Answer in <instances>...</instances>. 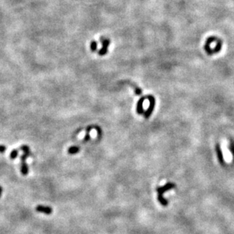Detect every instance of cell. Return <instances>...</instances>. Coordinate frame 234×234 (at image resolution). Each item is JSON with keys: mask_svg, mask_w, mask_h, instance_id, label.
I'll list each match as a JSON object with an SVG mask.
<instances>
[{"mask_svg": "<svg viewBox=\"0 0 234 234\" xmlns=\"http://www.w3.org/2000/svg\"><path fill=\"white\" fill-rule=\"evenodd\" d=\"M36 211L40 213H44L46 214H50L52 212V209L50 207L44 206V205H38L36 207Z\"/></svg>", "mask_w": 234, "mask_h": 234, "instance_id": "obj_4", "label": "cell"}, {"mask_svg": "<svg viewBox=\"0 0 234 234\" xmlns=\"http://www.w3.org/2000/svg\"><path fill=\"white\" fill-rule=\"evenodd\" d=\"M216 150H217V155H218L219 159H220V161H221V163H222L224 158H223L222 151H221V150H220V146H219V144H217V146H216Z\"/></svg>", "mask_w": 234, "mask_h": 234, "instance_id": "obj_8", "label": "cell"}, {"mask_svg": "<svg viewBox=\"0 0 234 234\" xmlns=\"http://www.w3.org/2000/svg\"><path fill=\"white\" fill-rule=\"evenodd\" d=\"M101 44H102L103 47L99 51H98V55L102 56H104V55H106V54L107 53L108 47H109V44H110V40H109V39L104 38V37H103L102 36V37H101Z\"/></svg>", "mask_w": 234, "mask_h": 234, "instance_id": "obj_3", "label": "cell"}, {"mask_svg": "<svg viewBox=\"0 0 234 234\" xmlns=\"http://www.w3.org/2000/svg\"><path fill=\"white\" fill-rule=\"evenodd\" d=\"M0 198H1V194H0Z\"/></svg>", "mask_w": 234, "mask_h": 234, "instance_id": "obj_15", "label": "cell"}, {"mask_svg": "<svg viewBox=\"0 0 234 234\" xmlns=\"http://www.w3.org/2000/svg\"><path fill=\"white\" fill-rule=\"evenodd\" d=\"M17 155H18V150L17 149L12 150V152H11L10 154V158L12 160H14L17 157Z\"/></svg>", "mask_w": 234, "mask_h": 234, "instance_id": "obj_9", "label": "cell"}, {"mask_svg": "<svg viewBox=\"0 0 234 234\" xmlns=\"http://www.w3.org/2000/svg\"><path fill=\"white\" fill-rule=\"evenodd\" d=\"M97 49V43L96 41H94V40H93V41H91V43H90V50H91L92 52H96Z\"/></svg>", "mask_w": 234, "mask_h": 234, "instance_id": "obj_10", "label": "cell"}, {"mask_svg": "<svg viewBox=\"0 0 234 234\" xmlns=\"http://www.w3.org/2000/svg\"><path fill=\"white\" fill-rule=\"evenodd\" d=\"M6 151V147L5 145H0V153H4Z\"/></svg>", "mask_w": 234, "mask_h": 234, "instance_id": "obj_13", "label": "cell"}, {"mask_svg": "<svg viewBox=\"0 0 234 234\" xmlns=\"http://www.w3.org/2000/svg\"><path fill=\"white\" fill-rule=\"evenodd\" d=\"M2 188L0 186V194H2Z\"/></svg>", "mask_w": 234, "mask_h": 234, "instance_id": "obj_14", "label": "cell"}, {"mask_svg": "<svg viewBox=\"0 0 234 234\" xmlns=\"http://www.w3.org/2000/svg\"><path fill=\"white\" fill-rule=\"evenodd\" d=\"M94 128L97 129V132H98V136H100V138H101V135H102V130H101V128H100L99 126H95V125H94Z\"/></svg>", "mask_w": 234, "mask_h": 234, "instance_id": "obj_12", "label": "cell"}, {"mask_svg": "<svg viewBox=\"0 0 234 234\" xmlns=\"http://www.w3.org/2000/svg\"><path fill=\"white\" fill-rule=\"evenodd\" d=\"M80 151V147L78 146H71L68 149V153L69 155H75Z\"/></svg>", "mask_w": 234, "mask_h": 234, "instance_id": "obj_7", "label": "cell"}, {"mask_svg": "<svg viewBox=\"0 0 234 234\" xmlns=\"http://www.w3.org/2000/svg\"><path fill=\"white\" fill-rule=\"evenodd\" d=\"M28 171H29V169H28V166L26 162H21V172L22 175H28Z\"/></svg>", "mask_w": 234, "mask_h": 234, "instance_id": "obj_6", "label": "cell"}, {"mask_svg": "<svg viewBox=\"0 0 234 234\" xmlns=\"http://www.w3.org/2000/svg\"><path fill=\"white\" fill-rule=\"evenodd\" d=\"M135 94H136V95H140V94H141V93H142V90L139 88V87H135Z\"/></svg>", "mask_w": 234, "mask_h": 234, "instance_id": "obj_11", "label": "cell"}, {"mask_svg": "<svg viewBox=\"0 0 234 234\" xmlns=\"http://www.w3.org/2000/svg\"><path fill=\"white\" fill-rule=\"evenodd\" d=\"M146 97H141V99H139V101L137 103V106H136V112L138 114L141 115L142 113H144V109H143V103H144V100H145Z\"/></svg>", "mask_w": 234, "mask_h": 234, "instance_id": "obj_5", "label": "cell"}, {"mask_svg": "<svg viewBox=\"0 0 234 234\" xmlns=\"http://www.w3.org/2000/svg\"><path fill=\"white\" fill-rule=\"evenodd\" d=\"M176 187V184L173 183V182H168L167 183L165 186H162V187H158L157 189V192L158 193L157 198H158V201H160V203L163 206H167L168 205V201H167L166 198H163V194L167 191L170 190V189H173V188Z\"/></svg>", "mask_w": 234, "mask_h": 234, "instance_id": "obj_1", "label": "cell"}, {"mask_svg": "<svg viewBox=\"0 0 234 234\" xmlns=\"http://www.w3.org/2000/svg\"><path fill=\"white\" fill-rule=\"evenodd\" d=\"M146 98L149 100L150 101V106L149 107L147 108V109L144 112V117L145 119H148L151 116V115L152 114L154 109L155 106V98L151 95H147L146 96Z\"/></svg>", "mask_w": 234, "mask_h": 234, "instance_id": "obj_2", "label": "cell"}]
</instances>
